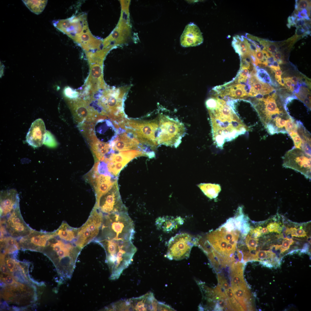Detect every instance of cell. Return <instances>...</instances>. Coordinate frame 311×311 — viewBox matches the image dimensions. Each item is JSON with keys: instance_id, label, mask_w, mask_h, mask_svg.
Masks as SVG:
<instances>
[{"instance_id": "1", "label": "cell", "mask_w": 311, "mask_h": 311, "mask_svg": "<svg viewBox=\"0 0 311 311\" xmlns=\"http://www.w3.org/2000/svg\"><path fill=\"white\" fill-rule=\"evenodd\" d=\"M210 116L213 139L217 147L233 140L250 129L239 118L227 102L217 96L206 103Z\"/></svg>"}, {"instance_id": "2", "label": "cell", "mask_w": 311, "mask_h": 311, "mask_svg": "<svg viewBox=\"0 0 311 311\" xmlns=\"http://www.w3.org/2000/svg\"><path fill=\"white\" fill-rule=\"evenodd\" d=\"M275 94L253 100V104L268 133H287L293 126L295 120L287 113L286 108H279Z\"/></svg>"}, {"instance_id": "3", "label": "cell", "mask_w": 311, "mask_h": 311, "mask_svg": "<svg viewBox=\"0 0 311 311\" xmlns=\"http://www.w3.org/2000/svg\"><path fill=\"white\" fill-rule=\"evenodd\" d=\"M104 249L111 280L118 278L131 264L136 249L131 240H105L98 242Z\"/></svg>"}, {"instance_id": "4", "label": "cell", "mask_w": 311, "mask_h": 311, "mask_svg": "<svg viewBox=\"0 0 311 311\" xmlns=\"http://www.w3.org/2000/svg\"><path fill=\"white\" fill-rule=\"evenodd\" d=\"M102 225L94 240H132L135 233L133 221L127 212L103 215Z\"/></svg>"}, {"instance_id": "5", "label": "cell", "mask_w": 311, "mask_h": 311, "mask_svg": "<svg viewBox=\"0 0 311 311\" xmlns=\"http://www.w3.org/2000/svg\"><path fill=\"white\" fill-rule=\"evenodd\" d=\"M45 247L51 251V256L63 266L64 276L71 278L75 268L76 261L82 249L77 242L68 241L60 238L54 231Z\"/></svg>"}, {"instance_id": "6", "label": "cell", "mask_w": 311, "mask_h": 311, "mask_svg": "<svg viewBox=\"0 0 311 311\" xmlns=\"http://www.w3.org/2000/svg\"><path fill=\"white\" fill-rule=\"evenodd\" d=\"M164 304L158 301L149 292L138 297L122 300L112 305L113 310L163 311Z\"/></svg>"}, {"instance_id": "7", "label": "cell", "mask_w": 311, "mask_h": 311, "mask_svg": "<svg viewBox=\"0 0 311 311\" xmlns=\"http://www.w3.org/2000/svg\"><path fill=\"white\" fill-rule=\"evenodd\" d=\"M196 244V240L188 234H176L168 241L166 257L170 260H180L189 256L192 247Z\"/></svg>"}, {"instance_id": "8", "label": "cell", "mask_w": 311, "mask_h": 311, "mask_svg": "<svg viewBox=\"0 0 311 311\" xmlns=\"http://www.w3.org/2000/svg\"><path fill=\"white\" fill-rule=\"evenodd\" d=\"M103 213L94 207L85 223L78 228L77 242L82 249L98 236L103 219Z\"/></svg>"}, {"instance_id": "9", "label": "cell", "mask_w": 311, "mask_h": 311, "mask_svg": "<svg viewBox=\"0 0 311 311\" xmlns=\"http://www.w3.org/2000/svg\"><path fill=\"white\" fill-rule=\"evenodd\" d=\"M94 208L103 215L115 213L127 212L119 193L117 181L111 188L96 200Z\"/></svg>"}, {"instance_id": "10", "label": "cell", "mask_w": 311, "mask_h": 311, "mask_svg": "<svg viewBox=\"0 0 311 311\" xmlns=\"http://www.w3.org/2000/svg\"><path fill=\"white\" fill-rule=\"evenodd\" d=\"M282 166L298 172L311 178V156L302 149L294 148L287 151L283 158Z\"/></svg>"}, {"instance_id": "11", "label": "cell", "mask_w": 311, "mask_h": 311, "mask_svg": "<svg viewBox=\"0 0 311 311\" xmlns=\"http://www.w3.org/2000/svg\"><path fill=\"white\" fill-rule=\"evenodd\" d=\"M1 224L4 226L10 236L15 238H21L29 234L33 229L25 222L21 215L19 207L9 215Z\"/></svg>"}, {"instance_id": "12", "label": "cell", "mask_w": 311, "mask_h": 311, "mask_svg": "<svg viewBox=\"0 0 311 311\" xmlns=\"http://www.w3.org/2000/svg\"><path fill=\"white\" fill-rule=\"evenodd\" d=\"M113 176L110 174L99 172L97 167L94 166L85 176L86 181L92 187L95 193L96 200L107 192L117 181L112 180Z\"/></svg>"}, {"instance_id": "13", "label": "cell", "mask_w": 311, "mask_h": 311, "mask_svg": "<svg viewBox=\"0 0 311 311\" xmlns=\"http://www.w3.org/2000/svg\"><path fill=\"white\" fill-rule=\"evenodd\" d=\"M69 104L75 122L78 124L85 122H93L99 115L86 100L77 98L70 99Z\"/></svg>"}, {"instance_id": "14", "label": "cell", "mask_w": 311, "mask_h": 311, "mask_svg": "<svg viewBox=\"0 0 311 311\" xmlns=\"http://www.w3.org/2000/svg\"><path fill=\"white\" fill-rule=\"evenodd\" d=\"M54 232L38 231L33 229L27 236L20 238L18 243L23 248L39 250L45 247L48 240L53 236Z\"/></svg>"}, {"instance_id": "15", "label": "cell", "mask_w": 311, "mask_h": 311, "mask_svg": "<svg viewBox=\"0 0 311 311\" xmlns=\"http://www.w3.org/2000/svg\"><path fill=\"white\" fill-rule=\"evenodd\" d=\"M19 198L17 191L12 189L0 192V218L3 220L19 207Z\"/></svg>"}, {"instance_id": "16", "label": "cell", "mask_w": 311, "mask_h": 311, "mask_svg": "<svg viewBox=\"0 0 311 311\" xmlns=\"http://www.w3.org/2000/svg\"><path fill=\"white\" fill-rule=\"evenodd\" d=\"M100 62L97 60L89 62L90 73L86 86L89 95H92L99 89L104 87V84Z\"/></svg>"}, {"instance_id": "17", "label": "cell", "mask_w": 311, "mask_h": 311, "mask_svg": "<svg viewBox=\"0 0 311 311\" xmlns=\"http://www.w3.org/2000/svg\"><path fill=\"white\" fill-rule=\"evenodd\" d=\"M46 135L45 124L42 119H38L32 123L26 136V141L33 147H39L44 142Z\"/></svg>"}, {"instance_id": "18", "label": "cell", "mask_w": 311, "mask_h": 311, "mask_svg": "<svg viewBox=\"0 0 311 311\" xmlns=\"http://www.w3.org/2000/svg\"><path fill=\"white\" fill-rule=\"evenodd\" d=\"M181 44L184 47L195 46L203 41L202 33L199 28L193 23L185 26L180 39Z\"/></svg>"}, {"instance_id": "19", "label": "cell", "mask_w": 311, "mask_h": 311, "mask_svg": "<svg viewBox=\"0 0 311 311\" xmlns=\"http://www.w3.org/2000/svg\"><path fill=\"white\" fill-rule=\"evenodd\" d=\"M139 141L135 137L131 139L125 133L119 135L109 144L113 151L129 150L137 148L139 143Z\"/></svg>"}, {"instance_id": "20", "label": "cell", "mask_w": 311, "mask_h": 311, "mask_svg": "<svg viewBox=\"0 0 311 311\" xmlns=\"http://www.w3.org/2000/svg\"><path fill=\"white\" fill-rule=\"evenodd\" d=\"M184 222V219L180 217L166 216L158 218L155 224L158 230L169 233L175 230Z\"/></svg>"}, {"instance_id": "21", "label": "cell", "mask_w": 311, "mask_h": 311, "mask_svg": "<svg viewBox=\"0 0 311 311\" xmlns=\"http://www.w3.org/2000/svg\"><path fill=\"white\" fill-rule=\"evenodd\" d=\"M235 297L244 310H252L251 295L246 285L231 287Z\"/></svg>"}, {"instance_id": "22", "label": "cell", "mask_w": 311, "mask_h": 311, "mask_svg": "<svg viewBox=\"0 0 311 311\" xmlns=\"http://www.w3.org/2000/svg\"><path fill=\"white\" fill-rule=\"evenodd\" d=\"M91 149L96 162L103 161L107 154L111 153L109 144L95 140L90 142Z\"/></svg>"}, {"instance_id": "23", "label": "cell", "mask_w": 311, "mask_h": 311, "mask_svg": "<svg viewBox=\"0 0 311 311\" xmlns=\"http://www.w3.org/2000/svg\"><path fill=\"white\" fill-rule=\"evenodd\" d=\"M232 45L240 57L245 56L250 52V43L245 36H235L233 38Z\"/></svg>"}, {"instance_id": "24", "label": "cell", "mask_w": 311, "mask_h": 311, "mask_svg": "<svg viewBox=\"0 0 311 311\" xmlns=\"http://www.w3.org/2000/svg\"><path fill=\"white\" fill-rule=\"evenodd\" d=\"M78 231V228L71 227L66 222H63L54 232L60 238L68 241L76 242L77 243Z\"/></svg>"}, {"instance_id": "25", "label": "cell", "mask_w": 311, "mask_h": 311, "mask_svg": "<svg viewBox=\"0 0 311 311\" xmlns=\"http://www.w3.org/2000/svg\"><path fill=\"white\" fill-rule=\"evenodd\" d=\"M0 241L1 246L4 248L5 253L12 252L20 249L16 238L11 236H5L1 239Z\"/></svg>"}, {"instance_id": "26", "label": "cell", "mask_w": 311, "mask_h": 311, "mask_svg": "<svg viewBox=\"0 0 311 311\" xmlns=\"http://www.w3.org/2000/svg\"><path fill=\"white\" fill-rule=\"evenodd\" d=\"M26 6L32 12L36 14H41L44 10L47 0H22Z\"/></svg>"}, {"instance_id": "27", "label": "cell", "mask_w": 311, "mask_h": 311, "mask_svg": "<svg viewBox=\"0 0 311 311\" xmlns=\"http://www.w3.org/2000/svg\"><path fill=\"white\" fill-rule=\"evenodd\" d=\"M231 287L246 285L243 277V271L230 272Z\"/></svg>"}, {"instance_id": "28", "label": "cell", "mask_w": 311, "mask_h": 311, "mask_svg": "<svg viewBox=\"0 0 311 311\" xmlns=\"http://www.w3.org/2000/svg\"><path fill=\"white\" fill-rule=\"evenodd\" d=\"M225 292L232 310L236 311L244 310L235 297L231 288L225 290Z\"/></svg>"}, {"instance_id": "29", "label": "cell", "mask_w": 311, "mask_h": 311, "mask_svg": "<svg viewBox=\"0 0 311 311\" xmlns=\"http://www.w3.org/2000/svg\"><path fill=\"white\" fill-rule=\"evenodd\" d=\"M256 68L257 70L256 75L258 79L262 82L271 83V79L267 71L264 69H259L257 67H256Z\"/></svg>"}, {"instance_id": "30", "label": "cell", "mask_w": 311, "mask_h": 311, "mask_svg": "<svg viewBox=\"0 0 311 311\" xmlns=\"http://www.w3.org/2000/svg\"><path fill=\"white\" fill-rule=\"evenodd\" d=\"M259 239L251 237L249 235H247L245 242L247 247L250 251L255 250L257 246Z\"/></svg>"}, {"instance_id": "31", "label": "cell", "mask_w": 311, "mask_h": 311, "mask_svg": "<svg viewBox=\"0 0 311 311\" xmlns=\"http://www.w3.org/2000/svg\"><path fill=\"white\" fill-rule=\"evenodd\" d=\"M297 4L298 10L300 11L304 9H306L307 11H310V2L305 0L295 1Z\"/></svg>"}, {"instance_id": "32", "label": "cell", "mask_w": 311, "mask_h": 311, "mask_svg": "<svg viewBox=\"0 0 311 311\" xmlns=\"http://www.w3.org/2000/svg\"><path fill=\"white\" fill-rule=\"evenodd\" d=\"M267 228L270 232H274L280 234L282 231V228L276 222L270 223L268 225Z\"/></svg>"}, {"instance_id": "33", "label": "cell", "mask_w": 311, "mask_h": 311, "mask_svg": "<svg viewBox=\"0 0 311 311\" xmlns=\"http://www.w3.org/2000/svg\"><path fill=\"white\" fill-rule=\"evenodd\" d=\"M217 279L219 284L224 289H228L230 288L227 280L223 275L218 274Z\"/></svg>"}, {"instance_id": "34", "label": "cell", "mask_w": 311, "mask_h": 311, "mask_svg": "<svg viewBox=\"0 0 311 311\" xmlns=\"http://www.w3.org/2000/svg\"><path fill=\"white\" fill-rule=\"evenodd\" d=\"M223 289L220 285H218L213 290L216 297L224 299H227L225 292H224L225 291H223Z\"/></svg>"}, {"instance_id": "35", "label": "cell", "mask_w": 311, "mask_h": 311, "mask_svg": "<svg viewBox=\"0 0 311 311\" xmlns=\"http://www.w3.org/2000/svg\"><path fill=\"white\" fill-rule=\"evenodd\" d=\"M278 45L275 42L270 41L268 45L266 47L265 50L273 54L277 51Z\"/></svg>"}, {"instance_id": "36", "label": "cell", "mask_w": 311, "mask_h": 311, "mask_svg": "<svg viewBox=\"0 0 311 311\" xmlns=\"http://www.w3.org/2000/svg\"><path fill=\"white\" fill-rule=\"evenodd\" d=\"M294 241L292 239L289 240L285 239L283 240L280 249V253H282L289 249L290 245L293 244Z\"/></svg>"}, {"instance_id": "37", "label": "cell", "mask_w": 311, "mask_h": 311, "mask_svg": "<svg viewBox=\"0 0 311 311\" xmlns=\"http://www.w3.org/2000/svg\"><path fill=\"white\" fill-rule=\"evenodd\" d=\"M7 268H8L5 262V255H1V271L3 273L5 274L10 275Z\"/></svg>"}, {"instance_id": "38", "label": "cell", "mask_w": 311, "mask_h": 311, "mask_svg": "<svg viewBox=\"0 0 311 311\" xmlns=\"http://www.w3.org/2000/svg\"><path fill=\"white\" fill-rule=\"evenodd\" d=\"M262 227L261 226H259L254 229H251L250 231V236L251 237L254 238H257L261 236L262 234L261 230Z\"/></svg>"}, {"instance_id": "39", "label": "cell", "mask_w": 311, "mask_h": 311, "mask_svg": "<svg viewBox=\"0 0 311 311\" xmlns=\"http://www.w3.org/2000/svg\"><path fill=\"white\" fill-rule=\"evenodd\" d=\"M6 265L10 271L12 272L14 269L16 264V261L13 259L8 256L5 258Z\"/></svg>"}, {"instance_id": "40", "label": "cell", "mask_w": 311, "mask_h": 311, "mask_svg": "<svg viewBox=\"0 0 311 311\" xmlns=\"http://www.w3.org/2000/svg\"><path fill=\"white\" fill-rule=\"evenodd\" d=\"M297 18L301 19L309 20L310 18L308 16L307 11L306 9H304L298 12Z\"/></svg>"}, {"instance_id": "41", "label": "cell", "mask_w": 311, "mask_h": 311, "mask_svg": "<svg viewBox=\"0 0 311 311\" xmlns=\"http://www.w3.org/2000/svg\"><path fill=\"white\" fill-rule=\"evenodd\" d=\"M304 30L301 27L297 28L295 35L298 39L307 36Z\"/></svg>"}, {"instance_id": "42", "label": "cell", "mask_w": 311, "mask_h": 311, "mask_svg": "<svg viewBox=\"0 0 311 311\" xmlns=\"http://www.w3.org/2000/svg\"><path fill=\"white\" fill-rule=\"evenodd\" d=\"M2 280L6 284L10 285L14 284L16 282L13 277L10 275H8L5 277L3 278Z\"/></svg>"}, {"instance_id": "43", "label": "cell", "mask_w": 311, "mask_h": 311, "mask_svg": "<svg viewBox=\"0 0 311 311\" xmlns=\"http://www.w3.org/2000/svg\"><path fill=\"white\" fill-rule=\"evenodd\" d=\"M284 83L288 88L291 91L293 92L294 90V85H292V83L290 79V77H285L283 79Z\"/></svg>"}, {"instance_id": "44", "label": "cell", "mask_w": 311, "mask_h": 311, "mask_svg": "<svg viewBox=\"0 0 311 311\" xmlns=\"http://www.w3.org/2000/svg\"><path fill=\"white\" fill-rule=\"evenodd\" d=\"M301 227L296 230L297 237H304L306 236V232Z\"/></svg>"}, {"instance_id": "45", "label": "cell", "mask_w": 311, "mask_h": 311, "mask_svg": "<svg viewBox=\"0 0 311 311\" xmlns=\"http://www.w3.org/2000/svg\"><path fill=\"white\" fill-rule=\"evenodd\" d=\"M273 56L274 58L277 61L280 60H282V55L279 52H276L273 54Z\"/></svg>"}, {"instance_id": "46", "label": "cell", "mask_w": 311, "mask_h": 311, "mask_svg": "<svg viewBox=\"0 0 311 311\" xmlns=\"http://www.w3.org/2000/svg\"><path fill=\"white\" fill-rule=\"evenodd\" d=\"M290 79L291 82L294 85H296L297 84L298 81V78L297 77L295 76L291 77H290Z\"/></svg>"}, {"instance_id": "47", "label": "cell", "mask_w": 311, "mask_h": 311, "mask_svg": "<svg viewBox=\"0 0 311 311\" xmlns=\"http://www.w3.org/2000/svg\"><path fill=\"white\" fill-rule=\"evenodd\" d=\"M275 75L278 77H281L282 72L280 69H277L275 71Z\"/></svg>"}, {"instance_id": "48", "label": "cell", "mask_w": 311, "mask_h": 311, "mask_svg": "<svg viewBox=\"0 0 311 311\" xmlns=\"http://www.w3.org/2000/svg\"><path fill=\"white\" fill-rule=\"evenodd\" d=\"M261 231L262 234H267L269 232V231H268V229L266 227L262 228L261 230Z\"/></svg>"}]
</instances>
